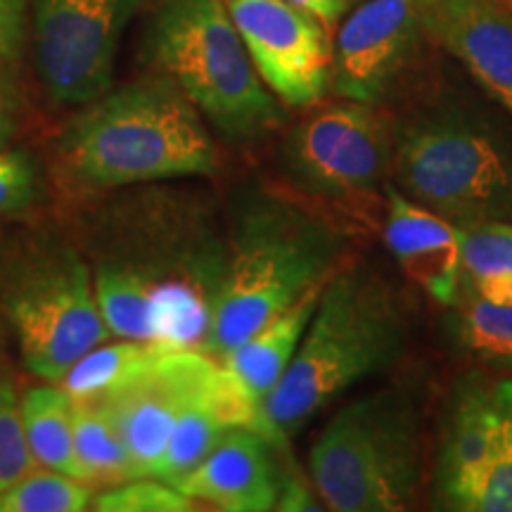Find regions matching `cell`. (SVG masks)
<instances>
[{
  "instance_id": "obj_1",
  "label": "cell",
  "mask_w": 512,
  "mask_h": 512,
  "mask_svg": "<svg viewBox=\"0 0 512 512\" xmlns=\"http://www.w3.org/2000/svg\"><path fill=\"white\" fill-rule=\"evenodd\" d=\"M88 200L69 233L112 337L202 351L226 266L207 204L169 181Z\"/></svg>"
},
{
  "instance_id": "obj_2",
  "label": "cell",
  "mask_w": 512,
  "mask_h": 512,
  "mask_svg": "<svg viewBox=\"0 0 512 512\" xmlns=\"http://www.w3.org/2000/svg\"><path fill=\"white\" fill-rule=\"evenodd\" d=\"M50 169L72 197L211 176L219 150L204 117L162 74L110 88L81 105L50 140Z\"/></svg>"
},
{
  "instance_id": "obj_3",
  "label": "cell",
  "mask_w": 512,
  "mask_h": 512,
  "mask_svg": "<svg viewBox=\"0 0 512 512\" xmlns=\"http://www.w3.org/2000/svg\"><path fill=\"white\" fill-rule=\"evenodd\" d=\"M406 339V309L392 283L363 264L339 266L290 368L261 403L259 432L283 448L339 394L392 366Z\"/></svg>"
},
{
  "instance_id": "obj_4",
  "label": "cell",
  "mask_w": 512,
  "mask_h": 512,
  "mask_svg": "<svg viewBox=\"0 0 512 512\" xmlns=\"http://www.w3.org/2000/svg\"><path fill=\"white\" fill-rule=\"evenodd\" d=\"M344 235L302 204L271 190H247L235 202L226 266L204 354L221 358L290 309L339 268Z\"/></svg>"
},
{
  "instance_id": "obj_5",
  "label": "cell",
  "mask_w": 512,
  "mask_h": 512,
  "mask_svg": "<svg viewBox=\"0 0 512 512\" xmlns=\"http://www.w3.org/2000/svg\"><path fill=\"white\" fill-rule=\"evenodd\" d=\"M0 313L24 366L43 382H62L112 339L86 256L69 230L50 223L0 230Z\"/></svg>"
},
{
  "instance_id": "obj_6",
  "label": "cell",
  "mask_w": 512,
  "mask_h": 512,
  "mask_svg": "<svg viewBox=\"0 0 512 512\" xmlns=\"http://www.w3.org/2000/svg\"><path fill=\"white\" fill-rule=\"evenodd\" d=\"M143 53L228 140L247 143L283 121L223 0H162Z\"/></svg>"
},
{
  "instance_id": "obj_7",
  "label": "cell",
  "mask_w": 512,
  "mask_h": 512,
  "mask_svg": "<svg viewBox=\"0 0 512 512\" xmlns=\"http://www.w3.org/2000/svg\"><path fill=\"white\" fill-rule=\"evenodd\" d=\"M422 463V411L399 387L339 408L309 453L313 489L335 512L406 510L420 486Z\"/></svg>"
},
{
  "instance_id": "obj_8",
  "label": "cell",
  "mask_w": 512,
  "mask_h": 512,
  "mask_svg": "<svg viewBox=\"0 0 512 512\" xmlns=\"http://www.w3.org/2000/svg\"><path fill=\"white\" fill-rule=\"evenodd\" d=\"M401 188L458 228L512 223V131L463 112H437L394 133Z\"/></svg>"
},
{
  "instance_id": "obj_9",
  "label": "cell",
  "mask_w": 512,
  "mask_h": 512,
  "mask_svg": "<svg viewBox=\"0 0 512 512\" xmlns=\"http://www.w3.org/2000/svg\"><path fill=\"white\" fill-rule=\"evenodd\" d=\"M280 166L294 188L332 202L373 197L394 166V133L366 102L323 107L280 143Z\"/></svg>"
},
{
  "instance_id": "obj_10",
  "label": "cell",
  "mask_w": 512,
  "mask_h": 512,
  "mask_svg": "<svg viewBox=\"0 0 512 512\" xmlns=\"http://www.w3.org/2000/svg\"><path fill=\"white\" fill-rule=\"evenodd\" d=\"M34 67L50 107H81L112 88L121 38L143 0H27Z\"/></svg>"
},
{
  "instance_id": "obj_11",
  "label": "cell",
  "mask_w": 512,
  "mask_h": 512,
  "mask_svg": "<svg viewBox=\"0 0 512 512\" xmlns=\"http://www.w3.org/2000/svg\"><path fill=\"white\" fill-rule=\"evenodd\" d=\"M219 358L195 349H162L95 396L117 422L138 477H152L178 415L207 387Z\"/></svg>"
},
{
  "instance_id": "obj_12",
  "label": "cell",
  "mask_w": 512,
  "mask_h": 512,
  "mask_svg": "<svg viewBox=\"0 0 512 512\" xmlns=\"http://www.w3.org/2000/svg\"><path fill=\"white\" fill-rule=\"evenodd\" d=\"M254 69L287 107H311L332 81L323 22L287 0H223Z\"/></svg>"
},
{
  "instance_id": "obj_13",
  "label": "cell",
  "mask_w": 512,
  "mask_h": 512,
  "mask_svg": "<svg viewBox=\"0 0 512 512\" xmlns=\"http://www.w3.org/2000/svg\"><path fill=\"white\" fill-rule=\"evenodd\" d=\"M437 489L451 510L512 512V415L491 392H470L453 408Z\"/></svg>"
},
{
  "instance_id": "obj_14",
  "label": "cell",
  "mask_w": 512,
  "mask_h": 512,
  "mask_svg": "<svg viewBox=\"0 0 512 512\" xmlns=\"http://www.w3.org/2000/svg\"><path fill=\"white\" fill-rule=\"evenodd\" d=\"M427 0H368L351 12L332 55V86L373 105L392 88L425 31Z\"/></svg>"
},
{
  "instance_id": "obj_15",
  "label": "cell",
  "mask_w": 512,
  "mask_h": 512,
  "mask_svg": "<svg viewBox=\"0 0 512 512\" xmlns=\"http://www.w3.org/2000/svg\"><path fill=\"white\" fill-rule=\"evenodd\" d=\"M275 448L280 446H275L264 432L235 427L190 475L176 484V489L192 503L211 505L216 510H275L283 484Z\"/></svg>"
},
{
  "instance_id": "obj_16",
  "label": "cell",
  "mask_w": 512,
  "mask_h": 512,
  "mask_svg": "<svg viewBox=\"0 0 512 512\" xmlns=\"http://www.w3.org/2000/svg\"><path fill=\"white\" fill-rule=\"evenodd\" d=\"M427 38L456 55L512 117V15L496 0H427Z\"/></svg>"
},
{
  "instance_id": "obj_17",
  "label": "cell",
  "mask_w": 512,
  "mask_h": 512,
  "mask_svg": "<svg viewBox=\"0 0 512 512\" xmlns=\"http://www.w3.org/2000/svg\"><path fill=\"white\" fill-rule=\"evenodd\" d=\"M384 240L403 273L441 304L451 306L463 280V233L456 223L387 190Z\"/></svg>"
},
{
  "instance_id": "obj_18",
  "label": "cell",
  "mask_w": 512,
  "mask_h": 512,
  "mask_svg": "<svg viewBox=\"0 0 512 512\" xmlns=\"http://www.w3.org/2000/svg\"><path fill=\"white\" fill-rule=\"evenodd\" d=\"M320 290H323V285L304 294L290 309L273 316L259 330L252 332L245 342H240L238 347H233L219 358L256 403H264L275 384L280 382V377L285 375V370L290 368L318 306Z\"/></svg>"
},
{
  "instance_id": "obj_19",
  "label": "cell",
  "mask_w": 512,
  "mask_h": 512,
  "mask_svg": "<svg viewBox=\"0 0 512 512\" xmlns=\"http://www.w3.org/2000/svg\"><path fill=\"white\" fill-rule=\"evenodd\" d=\"M19 403L36 465L88 482L74 444V396L60 382H46L31 387Z\"/></svg>"
},
{
  "instance_id": "obj_20",
  "label": "cell",
  "mask_w": 512,
  "mask_h": 512,
  "mask_svg": "<svg viewBox=\"0 0 512 512\" xmlns=\"http://www.w3.org/2000/svg\"><path fill=\"white\" fill-rule=\"evenodd\" d=\"M74 444L93 486H114L138 477L117 422L95 394L74 396Z\"/></svg>"
},
{
  "instance_id": "obj_21",
  "label": "cell",
  "mask_w": 512,
  "mask_h": 512,
  "mask_svg": "<svg viewBox=\"0 0 512 512\" xmlns=\"http://www.w3.org/2000/svg\"><path fill=\"white\" fill-rule=\"evenodd\" d=\"M460 287L494 304H512V223L463 226Z\"/></svg>"
},
{
  "instance_id": "obj_22",
  "label": "cell",
  "mask_w": 512,
  "mask_h": 512,
  "mask_svg": "<svg viewBox=\"0 0 512 512\" xmlns=\"http://www.w3.org/2000/svg\"><path fill=\"white\" fill-rule=\"evenodd\" d=\"M456 332L460 347L479 363L512 370V304H494L460 287L456 302Z\"/></svg>"
},
{
  "instance_id": "obj_23",
  "label": "cell",
  "mask_w": 512,
  "mask_h": 512,
  "mask_svg": "<svg viewBox=\"0 0 512 512\" xmlns=\"http://www.w3.org/2000/svg\"><path fill=\"white\" fill-rule=\"evenodd\" d=\"M93 498V484L36 465L0 491V512H83Z\"/></svg>"
},
{
  "instance_id": "obj_24",
  "label": "cell",
  "mask_w": 512,
  "mask_h": 512,
  "mask_svg": "<svg viewBox=\"0 0 512 512\" xmlns=\"http://www.w3.org/2000/svg\"><path fill=\"white\" fill-rule=\"evenodd\" d=\"M157 351H162V347L140 342V339L114 337V342L107 339L88 351L86 356H81L60 384L72 396L98 394L119 382L131 370L143 366L145 361H150Z\"/></svg>"
},
{
  "instance_id": "obj_25",
  "label": "cell",
  "mask_w": 512,
  "mask_h": 512,
  "mask_svg": "<svg viewBox=\"0 0 512 512\" xmlns=\"http://www.w3.org/2000/svg\"><path fill=\"white\" fill-rule=\"evenodd\" d=\"M48 195L46 166L24 147L0 152V221L29 214Z\"/></svg>"
},
{
  "instance_id": "obj_26",
  "label": "cell",
  "mask_w": 512,
  "mask_h": 512,
  "mask_svg": "<svg viewBox=\"0 0 512 512\" xmlns=\"http://www.w3.org/2000/svg\"><path fill=\"white\" fill-rule=\"evenodd\" d=\"M91 510L95 512H188L195 503L181 494L174 484L157 477H133L128 482L107 486L95 494Z\"/></svg>"
},
{
  "instance_id": "obj_27",
  "label": "cell",
  "mask_w": 512,
  "mask_h": 512,
  "mask_svg": "<svg viewBox=\"0 0 512 512\" xmlns=\"http://www.w3.org/2000/svg\"><path fill=\"white\" fill-rule=\"evenodd\" d=\"M27 434L22 422V403L12 380L0 375V491L34 470Z\"/></svg>"
},
{
  "instance_id": "obj_28",
  "label": "cell",
  "mask_w": 512,
  "mask_h": 512,
  "mask_svg": "<svg viewBox=\"0 0 512 512\" xmlns=\"http://www.w3.org/2000/svg\"><path fill=\"white\" fill-rule=\"evenodd\" d=\"M27 0H0V76L19 74L27 43Z\"/></svg>"
},
{
  "instance_id": "obj_29",
  "label": "cell",
  "mask_w": 512,
  "mask_h": 512,
  "mask_svg": "<svg viewBox=\"0 0 512 512\" xmlns=\"http://www.w3.org/2000/svg\"><path fill=\"white\" fill-rule=\"evenodd\" d=\"M24 119V93L19 74L0 76V152L15 143Z\"/></svg>"
},
{
  "instance_id": "obj_30",
  "label": "cell",
  "mask_w": 512,
  "mask_h": 512,
  "mask_svg": "<svg viewBox=\"0 0 512 512\" xmlns=\"http://www.w3.org/2000/svg\"><path fill=\"white\" fill-rule=\"evenodd\" d=\"M287 3L311 12V15L318 17L323 24L335 22V19L347 10V0H287Z\"/></svg>"
},
{
  "instance_id": "obj_31",
  "label": "cell",
  "mask_w": 512,
  "mask_h": 512,
  "mask_svg": "<svg viewBox=\"0 0 512 512\" xmlns=\"http://www.w3.org/2000/svg\"><path fill=\"white\" fill-rule=\"evenodd\" d=\"M491 394H494V399L512 415V377H505V380L494 384V387H491Z\"/></svg>"
},
{
  "instance_id": "obj_32",
  "label": "cell",
  "mask_w": 512,
  "mask_h": 512,
  "mask_svg": "<svg viewBox=\"0 0 512 512\" xmlns=\"http://www.w3.org/2000/svg\"><path fill=\"white\" fill-rule=\"evenodd\" d=\"M510 3H512V0H510Z\"/></svg>"
}]
</instances>
